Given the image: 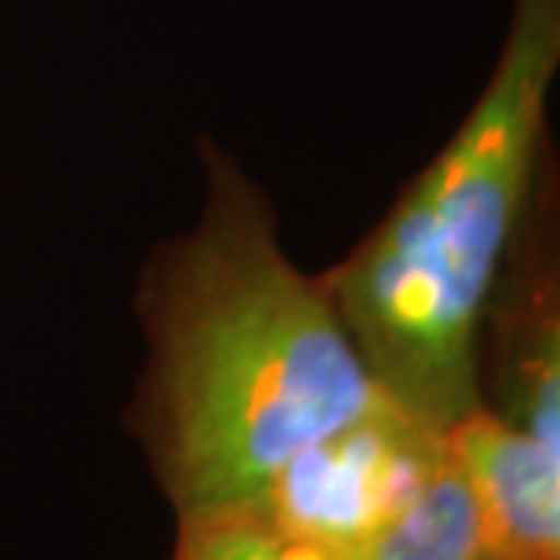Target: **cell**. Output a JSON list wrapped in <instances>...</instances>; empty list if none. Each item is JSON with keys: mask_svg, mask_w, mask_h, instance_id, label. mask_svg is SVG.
I'll list each match as a JSON object with an SVG mask.
<instances>
[{"mask_svg": "<svg viewBox=\"0 0 560 560\" xmlns=\"http://www.w3.org/2000/svg\"><path fill=\"white\" fill-rule=\"evenodd\" d=\"M352 560H504L458 460L448 458Z\"/></svg>", "mask_w": 560, "mask_h": 560, "instance_id": "8992f818", "label": "cell"}, {"mask_svg": "<svg viewBox=\"0 0 560 560\" xmlns=\"http://www.w3.org/2000/svg\"><path fill=\"white\" fill-rule=\"evenodd\" d=\"M172 560H352L302 539L253 508H231L219 514L180 517L178 548Z\"/></svg>", "mask_w": 560, "mask_h": 560, "instance_id": "52a82bcc", "label": "cell"}, {"mask_svg": "<svg viewBox=\"0 0 560 560\" xmlns=\"http://www.w3.org/2000/svg\"><path fill=\"white\" fill-rule=\"evenodd\" d=\"M541 180L482 324V364L492 361L495 415L560 452V296L555 234Z\"/></svg>", "mask_w": 560, "mask_h": 560, "instance_id": "277c9868", "label": "cell"}, {"mask_svg": "<svg viewBox=\"0 0 560 560\" xmlns=\"http://www.w3.org/2000/svg\"><path fill=\"white\" fill-rule=\"evenodd\" d=\"M560 0H514L477 103L386 219L324 275L393 399L448 430L482 405V324L545 180Z\"/></svg>", "mask_w": 560, "mask_h": 560, "instance_id": "7a4b0ae2", "label": "cell"}, {"mask_svg": "<svg viewBox=\"0 0 560 560\" xmlns=\"http://www.w3.org/2000/svg\"><path fill=\"white\" fill-rule=\"evenodd\" d=\"M445 458V430L389 399L302 448L243 508L352 558Z\"/></svg>", "mask_w": 560, "mask_h": 560, "instance_id": "3957f363", "label": "cell"}, {"mask_svg": "<svg viewBox=\"0 0 560 560\" xmlns=\"http://www.w3.org/2000/svg\"><path fill=\"white\" fill-rule=\"evenodd\" d=\"M445 436L501 558L560 560V452L486 401L455 420Z\"/></svg>", "mask_w": 560, "mask_h": 560, "instance_id": "5b68a950", "label": "cell"}, {"mask_svg": "<svg viewBox=\"0 0 560 560\" xmlns=\"http://www.w3.org/2000/svg\"><path fill=\"white\" fill-rule=\"evenodd\" d=\"M140 318V430L178 521L249 504L302 448L393 399L224 153H209L200 219L150 261Z\"/></svg>", "mask_w": 560, "mask_h": 560, "instance_id": "6da1fadb", "label": "cell"}]
</instances>
